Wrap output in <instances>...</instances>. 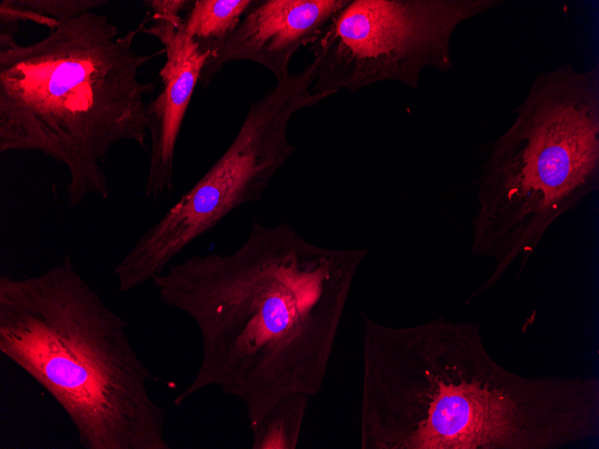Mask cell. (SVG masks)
Masks as SVG:
<instances>
[{
  "label": "cell",
  "mask_w": 599,
  "mask_h": 449,
  "mask_svg": "<svg viewBox=\"0 0 599 449\" xmlns=\"http://www.w3.org/2000/svg\"><path fill=\"white\" fill-rule=\"evenodd\" d=\"M367 253L320 246L288 223L255 220L234 251L171 263L151 282L164 305L195 322L203 349L174 404L217 387L244 402L251 431L281 400L317 395Z\"/></svg>",
  "instance_id": "obj_1"
},
{
  "label": "cell",
  "mask_w": 599,
  "mask_h": 449,
  "mask_svg": "<svg viewBox=\"0 0 599 449\" xmlns=\"http://www.w3.org/2000/svg\"><path fill=\"white\" fill-rule=\"evenodd\" d=\"M145 22L120 34L92 11L61 21L38 41L0 49V152L37 151L63 165L71 206L109 196L102 164L114 146L146 148L145 97L156 84L139 73L164 50L135 49Z\"/></svg>",
  "instance_id": "obj_2"
},
{
  "label": "cell",
  "mask_w": 599,
  "mask_h": 449,
  "mask_svg": "<svg viewBox=\"0 0 599 449\" xmlns=\"http://www.w3.org/2000/svg\"><path fill=\"white\" fill-rule=\"evenodd\" d=\"M127 327L69 255L40 273L0 276V351L52 395L81 445L170 449Z\"/></svg>",
  "instance_id": "obj_3"
},
{
  "label": "cell",
  "mask_w": 599,
  "mask_h": 449,
  "mask_svg": "<svg viewBox=\"0 0 599 449\" xmlns=\"http://www.w3.org/2000/svg\"><path fill=\"white\" fill-rule=\"evenodd\" d=\"M362 449H485L516 405L480 328L438 318L392 327L362 315Z\"/></svg>",
  "instance_id": "obj_4"
},
{
  "label": "cell",
  "mask_w": 599,
  "mask_h": 449,
  "mask_svg": "<svg viewBox=\"0 0 599 449\" xmlns=\"http://www.w3.org/2000/svg\"><path fill=\"white\" fill-rule=\"evenodd\" d=\"M478 180L472 253L494 261L486 291L547 229L599 185V68L569 64L538 74Z\"/></svg>",
  "instance_id": "obj_5"
},
{
  "label": "cell",
  "mask_w": 599,
  "mask_h": 449,
  "mask_svg": "<svg viewBox=\"0 0 599 449\" xmlns=\"http://www.w3.org/2000/svg\"><path fill=\"white\" fill-rule=\"evenodd\" d=\"M499 0H352L309 46L317 93L393 81L416 90L421 72L453 69L450 41L463 22Z\"/></svg>",
  "instance_id": "obj_6"
},
{
  "label": "cell",
  "mask_w": 599,
  "mask_h": 449,
  "mask_svg": "<svg viewBox=\"0 0 599 449\" xmlns=\"http://www.w3.org/2000/svg\"><path fill=\"white\" fill-rule=\"evenodd\" d=\"M349 0L253 1L239 24L205 61L200 84L206 88L222 66L249 61L268 69L279 82L302 47L313 44Z\"/></svg>",
  "instance_id": "obj_7"
},
{
  "label": "cell",
  "mask_w": 599,
  "mask_h": 449,
  "mask_svg": "<svg viewBox=\"0 0 599 449\" xmlns=\"http://www.w3.org/2000/svg\"><path fill=\"white\" fill-rule=\"evenodd\" d=\"M152 22L142 32L156 38L166 56L159 71L162 90L147 106L151 149L144 198L156 202L173 190L175 153L181 126L210 54L185 33L183 25L177 27L162 20Z\"/></svg>",
  "instance_id": "obj_8"
},
{
  "label": "cell",
  "mask_w": 599,
  "mask_h": 449,
  "mask_svg": "<svg viewBox=\"0 0 599 449\" xmlns=\"http://www.w3.org/2000/svg\"><path fill=\"white\" fill-rule=\"evenodd\" d=\"M251 4L252 0L193 1L184 17V31L211 56L237 28Z\"/></svg>",
  "instance_id": "obj_9"
},
{
  "label": "cell",
  "mask_w": 599,
  "mask_h": 449,
  "mask_svg": "<svg viewBox=\"0 0 599 449\" xmlns=\"http://www.w3.org/2000/svg\"><path fill=\"white\" fill-rule=\"evenodd\" d=\"M309 398L298 393L278 402L251 430V448L295 449Z\"/></svg>",
  "instance_id": "obj_10"
},
{
  "label": "cell",
  "mask_w": 599,
  "mask_h": 449,
  "mask_svg": "<svg viewBox=\"0 0 599 449\" xmlns=\"http://www.w3.org/2000/svg\"><path fill=\"white\" fill-rule=\"evenodd\" d=\"M26 8L58 22L65 21L106 4V0H19Z\"/></svg>",
  "instance_id": "obj_11"
},
{
  "label": "cell",
  "mask_w": 599,
  "mask_h": 449,
  "mask_svg": "<svg viewBox=\"0 0 599 449\" xmlns=\"http://www.w3.org/2000/svg\"><path fill=\"white\" fill-rule=\"evenodd\" d=\"M143 3L152 12L151 20H162L179 27L184 23L182 13L189 10L193 1L147 0Z\"/></svg>",
  "instance_id": "obj_12"
}]
</instances>
